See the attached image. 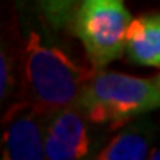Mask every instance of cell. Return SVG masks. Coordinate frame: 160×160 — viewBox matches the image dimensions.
<instances>
[{
    "instance_id": "1",
    "label": "cell",
    "mask_w": 160,
    "mask_h": 160,
    "mask_svg": "<svg viewBox=\"0 0 160 160\" xmlns=\"http://www.w3.org/2000/svg\"><path fill=\"white\" fill-rule=\"evenodd\" d=\"M94 73V68L80 66L59 46L45 43L38 32L29 34L23 46L25 100L45 118L68 107H77Z\"/></svg>"
},
{
    "instance_id": "2",
    "label": "cell",
    "mask_w": 160,
    "mask_h": 160,
    "mask_svg": "<svg viewBox=\"0 0 160 160\" xmlns=\"http://www.w3.org/2000/svg\"><path fill=\"white\" fill-rule=\"evenodd\" d=\"M160 107L157 80L116 71H96L82 92L78 109L96 125L121 126Z\"/></svg>"
},
{
    "instance_id": "3",
    "label": "cell",
    "mask_w": 160,
    "mask_h": 160,
    "mask_svg": "<svg viewBox=\"0 0 160 160\" xmlns=\"http://www.w3.org/2000/svg\"><path fill=\"white\" fill-rule=\"evenodd\" d=\"M132 16L123 0H86L73 20L92 68H105L126 52Z\"/></svg>"
},
{
    "instance_id": "4",
    "label": "cell",
    "mask_w": 160,
    "mask_h": 160,
    "mask_svg": "<svg viewBox=\"0 0 160 160\" xmlns=\"http://www.w3.org/2000/svg\"><path fill=\"white\" fill-rule=\"evenodd\" d=\"M48 119L29 100L14 103L4 118L2 157L9 160L45 158V132Z\"/></svg>"
},
{
    "instance_id": "5",
    "label": "cell",
    "mask_w": 160,
    "mask_h": 160,
    "mask_svg": "<svg viewBox=\"0 0 160 160\" xmlns=\"http://www.w3.org/2000/svg\"><path fill=\"white\" fill-rule=\"evenodd\" d=\"M86 116L77 107H68L46 119L45 158L77 160L89 155L91 144L87 135Z\"/></svg>"
},
{
    "instance_id": "6",
    "label": "cell",
    "mask_w": 160,
    "mask_h": 160,
    "mask_svg": "<svg viewBox=\"0 0 160 160\" xmlns=\"http://www.w3.org/2000/svg\"><path fill=\"white\" fill-rule=\"evenodd\" d=\"M126 55L141 66H160V14L132 20L126 36Z\"/></svg>"
},
{
    "instance_id": "7",
    "label": "cell",
    "mask_w": 160,
    "mask_h": 160,
    "mask_svg": "<svg viewBox=\"0 0 160 160\" xmlns=\"http://www.w3.org/2000/svg\"><path fill=\"white\" fill-rule=\"evenodd\" d=\"M151 153V139L142 128H126L119 132L100 153L94 155L98 160H142Z\"/></svg>"
},
{
    "instance_id": "8",
    "label": "cell",
    "mask_w": 160,
    "mask_h": 160,
    "mask_svg": "<svg viewBox=\"0 0 160 160\" xmlns=\"http://www.w3.org/2000/svg\"><path fill=\"white\" fill-rule=\"evenodd\" d=\"M84 2L86 0H41V7L46 18L55 27H61L73 22Z\"/></svg>"
},
{
    "instance_id": "9",
    "label": "cell",
    "mask_w": 160,
    "mask_h": 160,
    "mask_svg": "<svg viewBox=\"0 0 160 160\" xmlns=\"http://www.w3.org/2000/svg\"><path fill=\"white\" fill-rule=\"evenodd\" d=\"M0 75H2L0 77V98L4 100L9 94L12 86V64L6 52H2L0 55Z\"/></svg>"
},
{
    "instance_id": "10",
    "label": "cell",
    "mask_w": 160,
    "mask_h": 160,
    "mask_svg": "<svg viewBox=\"0 0 160 160\" xmlns=\"http://www.w3.org/2000/svg\"><path fill=\"white\" fill-rule=\"evenodd\" d=\"M149 158L160 160V148H158V149H151V153H149Z\"/></svg>"
},
{
    "instance_id": "11",
    "label": "cell",
    "mask_w": 160,
    "mask_h": 160,
    "mask_svg": "<svg viewBox=\"0 0 160 160\" xmlns=\"http://www.w3.org/2000/svg\"><path fill=\"white\" fill-rule=\"evenodd\" d=\"M155 80H157V84H158V87H160V75H158V77H157Z\"/></svg>"
}]
</instances>
